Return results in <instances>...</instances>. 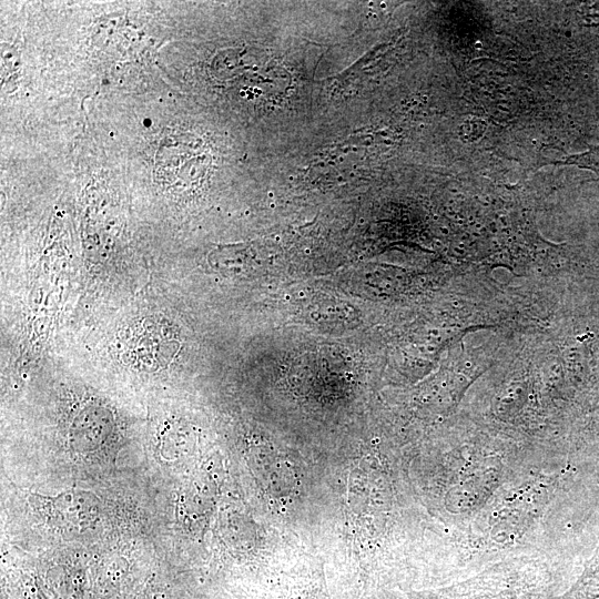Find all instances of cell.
Segmentation results:
<instances>
[{
    "instance_id": "cell-4",
    "label": "cell",
    "mask_w": 599,
    "mask_h": 599,
    "mask_svg": "<svg viewBox=\"0 0 599 599\" xmlns=\"http://www.w3.org/2000/svg\"><path fill=\"white\" fill-rule=\"evenodd\" d=\"M558 163L576 165L581 169L590 170L597 174L599 179V145L591 146L583 153L570 155Z\"/></svg>"
},
{
    "instance_id": "cell-2",
    "label": "cell",
    "mask_w": 599,
    "mask_h": 599,
    "mask_svg": "<svg viewBox=\"0 0 599 599\" xmlns=\"http://www.w3.org/2000/svg\"><path fill=\"white\" fill-rule=\"evenodd\" d=\"M42 509L64 527H85L98 514L99 499L87 490H68L55 496L35 495Z\"/></svg>"
},
{
    "instance_id": "cell-1",
    "label": "cell",
    "mask_w": 599,
    "mask_h": 599,
    "mask_svg": "<svg viewBox=\"0 0 599 599\" xmlns=\"http://www.w3.org/2000/svg\"><path fill=\"white\" fill-rule=\"evenodd\" d=\"M552 582L546 564L515 558L450 587L412 599H552Z\"/></svg>"
},
{
    "instance_id": "cell-3",
    "label": "cell",
    "mask_w": 599,
    "mask_h": 599,
    "mask_svg": "<svg viewBox=\"0 0 599 599\" xmlns=\"http://www.w3.org/2000/svg\"><path fill=\"white\" fill-rule=\"evenodd\" d=\"M552 599H599V544L575 583Z\"/></svg>"
}]
</instances>
